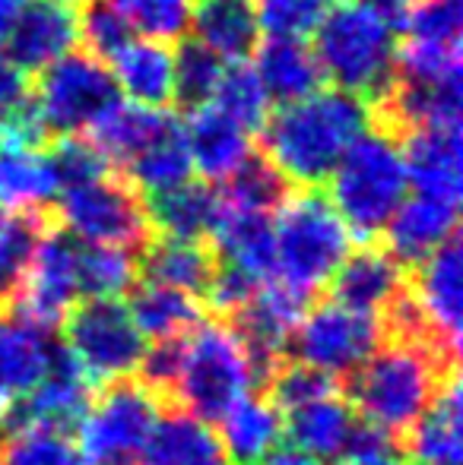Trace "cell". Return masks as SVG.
<instances>
[{"mask_svg": "<svg viewBox=\"0 0 463 465\" xmlns=\"http://www.w3.org/2000/svg\"><path fill=\"white\" fill-rule=\"evenodd\" d=\"M19 6H23V0H0V51L6 48V38H10V29L16 23Z\"/></svg>", "mask_w": 463, "mask_h": 465, "instance_id": "cell-54", "label": "cell"}, {"mask_svg": "<svg viewBox=\"0 0 463 465\" xmlns=\"http://www.w3.org/2000/svg\"><path fill=\"white\" fill-rule=\"evenodd\" d=\"M358 4H365L368 10H375L377 16L384 19V23L390 25V29H403V23H407L409 10H413L416 0H358Z\"/></svg>", "mask_w": 463, "mask_h": 465, "instance_id": "cell-52", "label": "cell"}, {"mask_svg": "<svg viewBox=\"0 0 463 465\" xmlns=\"http://www.w3.org/2000/svg\"><path fill=\"white\" fill-rule=\"evenodd\" d=\"M257 29L267 38H308L321 25L330 0H251Z\"/></svg>", "mask_w": 463, "mask_h": 465, "instance_id": "cell-44", "label": "cell"}, {"mask_svg": "<svg viewBox=\"0 0 463 465\" xmlns=\"http://www.w3.org/2000/svg\"><path fill=\"white\" fill-rule=\"evenodd\" d=\"M413 279H407V292L416 301L426 320L432 342L448 361L458 364L460 355V323H463V251L460 238L438 247L432 257L413 266Z\"/></svg>", "mask_w": 463, "mask_h": 465, "instance_id": "cell-13", "label": "cell"}, {"mask_svg": "<svg viewBox=\"0 0 463 465\" xmlns=\"http://www.w3.org/2000/svg\"><path fill=\"white\" fill-rule=\"evenodd\" d=\"M61 326L64 349L93 386L130 380L140 368L146 339L134 326L121 298H86L70 307Z\"/></svg>", "mask_w": 463, "mask_h": 465, "instance_id": "cell-8", "label": "cell"}, {"mask_svg": "<svg viewBox=\"0 0 463 465\" xmlns=\"http://www.w3.org/2000/svg\"><path fill=\"white\" fill-rule=\"evenodd\" d=\"M463 29V0H416L403 32L407 38L438 45H460Z\"/></svg>", "mask_w": 463, "mask_h": 465, "instance_id": "cell-47", "label": "cell"}, {"mask_svg": "<svg viewBox=\"0 0 463 465\" xmlns=\"http://www.w3.org/2000/svg\"><path fill=\"white\" fill-rule=\"evenodd\" d=\"M57 336L23 313H0V411L25 399L51 368Z\"/></svg>", "mask_w": 463, "mask_h": 465, "instance_id": "cell-17", "label": "cell"}, {"mask_svg": "<svg viewBox=\"0 0 463 465\" xmlns=\"http://www.w3.org/2000/svg\"><path fill=\"white\" fill-rule=\"evenodd\" d=\"M254 390L257 380L232 326L223 320H200L185 336V364L172 390L181 411L213 424Z\"/></svg>", "mask_w": 463, "mask_h": 465, "instance_id": "cell-6", "label": "cell"}, {"mask_svg": "<svg viewBox=\"0 0 463 465\" xmlns=\"http://www.w3.org/2000/svg\"><path fill=\"white\" fill-rule=\"evenodd\" d=\"M121 172H124L121 178L130 181L143 193H162V190H172L185 184V181H191L194 162H191V149H187L185 121L172 111L166 127Z\"/></svg>", "mask_w": 463, "mask_h": 465, "instance_id": "cell-32", "label": "cell"}, {"mask_svg": "<svg viewBox=\"0 0 463 465\" xmlns=\"http://www.w3.org/2000/svg\"><path fill=\"white\" fill-rule=\"evenodd\" d=\"M216 430L229 465H260L273 447L283 440V411L270 402V396H245L235 402Z\"/></svg>", "mask_w": 463, "mask_h": 465, "instance_id": "cell-30", "label": "cell"}, {"mask_svg": "<svg viewBox=\"0 0 463 465\" xmlns=\"http://www.w3.org/2000/svg\"><path fill=\"white\" fill-rule=\"evenodd\" d=\"M267 390H270V402L277 405L279 411H289V409H298V405L311 402V399L337 392V380L315 368H305V364H298V361H286L283 368L267 380Z\"/></svg>", "mask_w": 463, "mask_h": 465, "instance_id": "cell-46", "label": "cell"}, {"mask_svg": "<svg viewBox=\"0 0 463 465\" xmlns=\"http://www.w3.org/2000/svg\"><path fill=\"white\" fill-rule=\"evenodd\" d=\"M305 304L308 301L292 294L279 282H267L251 294V301L241 311L232 313V330L245 345L257 386H267V380L286 364L289 339L302 320Z\"/></svg>", "mask_w": 463, "mask_h": 465, "instance_id": "cell-12", "label": "cell"}, {"mask_svg": "<svg viewBox=\"0 0 463 465\" xmlns=\"http://www.w3.org/2000/svg\"><path fill=\"white\" fill-rule=\"evenodd\" d=\"M32 98V80L6 57H0V121L13 117Z\"/></svg>", "mask_w": 463, "mask_h": 465, "instance_id": "cell-51", "label": "cell"}, {"mask_svg": "<svg viewBox=\"0 0 463 465\" xmlns=\"http://www.w3.org/2000/svg\"><path fill=\"white\" fill-rule=\"evenodd\" d=\"M124 307H127L140 336L153 339V342L187 336L204 317V307H200L197 298L143 279H136V285L127 292V304Z\"/></svg>", "mask_w": 463, "mask_h": 465, "instance_id": "cell-33", "label": "cell"}, {"mask_svg": "<svg viewBox=\"0 0 463 465\" xmlns=\"http://www.w3.org/2000/svg\"><path fill=\"white\" fill-rule=\"evenodd\" d=\"M55 225L51 209L42 213H13L0 222V304H13L32 270V260L45 232Z\"/></svg>", "mask_w": 463, "mask_h": 465, "instance_id": "cell-35", "label": "cell"}, {"mask_svg": "<svg viewBox=\"0 0 463 465\" xmlns=\"http://www.w3.org/2000/svg\"><path fill=\"white\" fill-rule=\"evenodd\" d=\"M146 219L153 234L175 241H206L219 215V193L204 181H185V184L149 193Z\"/></svg>", "mask_w": 463, "mask_h": 465, "instance_id": "cell-29", "label": "cell"}, {"mask_svg": "<svg viewBox=\"0 0 463 465\" xmlns=\"http://www.w3.org/2000/svg\"><path fill=\"white\" fill-rule=\"evenodd\" d=\"M460 203L435 200V196H419L403 200V206L394 213L390 225L384 228L388 247L384 251L403 266L413 270L426 257H432L445 241L458 234Z\"/></svg>", "mask_w": 463, "mask_h": 465, "instance_id": "cell-19", "label": "cell"}, {"mask_svg": "<svg viewBox=\"0 0 463 465\" xmlns=\"http://www.w3.org/2000/svg\"><path fill=\"white\" fill-rule=\"evenodd\" d=\"M219 203L229 209H241V213H260L273 215L283 200L292 193V184L264 159L254 153L229 181H223V187L216 190Z\"/></svg>", "mask_w": 463, "mask_h": 465, "instance_id": "cell-36", "label": "cell"}, {"mask_svg": "<svg viewBox=\"0 0 463 465\" xmlns=\"http://www.w3.org/2000/svg\"><path fill=\"white\" fill-rule=\"evenodd\" d=\"M0 465H86L74 434L25 428L0 440Z\"/></svg>", "mask_w": 463, "mask_h": 465, "instance_id": "cell-39", "label": "cell"}, {"mask_svg": "<svg viewBox=\"0 0 463 465\" xmlns=\"http://www.w3.org/2000/svg\"><path fill=\"white\" fill-rule=\"evenodd\" d=\"M140 279L136 253L124 247L86 244L76 253V282L83 298H121Z\"/></svg>", "mask_w": 463, "mask_h": 465, "instance_id": "cell-37", "label": "cell"}, {"mask_svg": "<svg viewBox=\"0 0 463 465\" xmlns=\"http://www.w3.org/2000/svg\"><path fill=\"white\" fill-rule=\"evenodd\" d=\"M0 222H4V209H0Z\"/></svg>", "mask_w": 463, "mask_h": 465, "instance_id": "cell-56", "label": "cell"}, {"mask_svg": "<svg viewBox=\"0 0 463 465\" xmlns=\"http://www.w3.org/2000/svg\"><path fill=\"white\" fill-rule=\"evenodd\" d=\"M216 263V253H213V247H206V241L175 238H153L136 257L143 282L175 288V292H185L197 301H204Z\"/></svg>", "mask_w": 463, "mask_h": 465, "instance_id": "cell-27", "label": "cell"}, {"mask_svg": "<svg viewBox=\"0 0 463 465\" xmlns=\"http://www.w3.org/2000/svg\"><path fill=\"white\" fill-rule=\"evenodd\" d=\"M210 238L219 263L235 266L257 285L277 279V241H273L270 215L241 213V209H229L219 203V215Z\"/></svg>", "mask_w": 463, "mask_h": 465, "instance_id": "cell-21", "label": "cell"}, {"mask_svg": "<svg viewBox=\"0 0 463 465\" xmlns=\"http://www.w3.org/2000/svg\"><path fill=\"white\" fill-rule=\"evenodd\" d=\"M102 465H136L134 460H117V462H102Z\"/></svg>", "mask_w": 463, "mask_h": 465, "instance_id": "cell-55", "label": "cell"}, {"mask_svg": "<svg viewBox=\"0 0 463 465\" xmlns=\"http://www.w3.org/2000/svg\"><path fill=\"white\" fill-rule=\"evenodd\" d=\"M451 371H458V364H448L428 345L390 339L347 377V402L358 421L400 440L432 405Z\"/></svg>", "mask_w": 463, "mask_h": 465, "instance_id": "cell-2", "label": "cell"}, {"mask_svg": "<svg viewBox=\"0 0 463 465\" xmlns=\"http://www.w3.org/2000/svg\"><path fill=\"white\" fill-rule=\"evenodd\" d=\"M315 57L324 80L377 104L397 83L394 29L358 0H337L315 29Z\"/></svg>", "mask_w": 463, "mask_h": 465, "instance_id": "cell-3", "label": "cell"}, {"mask_svg": "<svg viewBox=\"0 0 463 465\" xmlns=\"http://www.w3.org/2000/svg\"><path fill=\"white\" fill-rule=\"evenodd\" d=\"M400 155L407 168V184L419 196L460 203L463 178V143L458 124L416 127L400 136Z\"/></svg>", "mask_w": 463, "mask_h": 465, "instance_id": "cell-16", "label": "cell"}, {"mask_svg": "<svg viewBox=\"0 0 463 465\" xmlns=\"http://www.w3.org/2000/svg\"><path fill=\"white\" fill-rule=\"evenodd\" d=\"M251 57V67L270 102L292 104L298 98L315 95L324 86L321 64L302 38H264Z\"/></svg>", "mask_w": 463, "mask_h": 465, "instance_id": "cell-25", "label": "cell"}, {"mask_svg": "<svg viewBox=\"0 0 463 465\" xmlns=\"http://www.w3.org/2000/svg\"><path fill=\"white\" fill-rule=\"evenodd\" d=\"M371 127V104L343 89L279 104L260 130V155L296 187H321L347 149Z\"/></svg>", "mask_w": 463, "mask_h": 465, "instance_id": "cell-1", "label": "cell"}, {"mask_svg": "<svg viewBox=\"0 0 463 465\" xmlns=\"http://www.w3.org/2000/svg\"><path fill=\"white\" fill-rule=\"evenodd\" d=\"M76 32H80L83 51L96 61L108 64L117 51L130 42V25L108 0H80L76 6Z\"/></svg>", "mask_w": 463, "mask_h": 465, "instance_id": "cell-43", "label": "cell"}, {"mask_svg": "<svg viewBox=\"0 0 463 465\" xmlns=\"http://www.w3.org/2000/svg\"><path fill=\"white\" fill-rule=\"evenodd\" d=\"M210 104H216L219 111H223L229 121L238 124L241 130H247V134H260L267 124V117H270V95H267V89L260 86L257 74H254V67L247 61L241 64H226L223 76H219V86L216 93H213Z\"/></svg>", "mask_w": 463, "mask_h": 465, "instance_id": "cell-38", "label": "cell"}, {"mask_svg": "<svg viewBox=\"0 0 463 465\" xmlns=\"http://www.w3.org/2000/svg\"><path fill=\"white\" fill-rule=\"evenodd\" d=\"M61 193L42 146L10 136L0 127V209L13 213H42Z\"/></svg>", "mask_w": 463, "mask_h": 465, "instance_id": "cell-23", "label": "cell"}, {"mask_svg": "<svg viewBox=\"0 0 463 465\" xmlns=\"http://www.w3.org/2000/svg\"><path fill=\"white\" fill-rule=\"evenodd\" d=\"M76 253H80V244L64 228L51 225L38 244L29 276L13 301V311L55 332L80 298Z\"/></svg>", "mask_w": 463, "mask_h": 465, "instance_id": "cell-14", "label": "cell"}, {"mask_svg": "<svg viewBox=\"0 0 463 465\" xmlns=\"http://www.w3.org/2000/svg\"><path fill=\"white\" fill-rule=\"evenodd\" d=\"M175 54V98H178L185 108H200L213 98L219 86V76L226 70V61H219L210 48L197 42V38H187L178 45Z\"/></svg>", "mask_w": 463, "mask_h": 465, "instance_id": "cell-40", "label": "cell"}, {"mask_svg": "<svg viewBox=\"0 0 463 465\" xmlns=\"http://www.w3.org/2000/svg\"><path fill=\"white\" fill-rule=\"evenodd\" d=\"M32 98L48 136H83V130H93L99 117L121 102V93L108 64L86 51H70L38 74Z\"/></svg>", "mask_w": 463, "mask_h": 465, "instance_id": "cell-9", "label": "cell"}, {"mask_svg": "<svg viewBox=\"0 0 463 465\" xmlns=\"http://www.w3.org/2000/svg\"><path fill=\"white\" fill-rule=\"evenodd\" d=\"M264 465H324V462H317L311 453H305L302 447H296V443H289V440H279L277 447L267 453V460Z\"/></svg>", "mask_w": 463, "mask_h": 465, "instance_id": "cell-53", "label": "cell"}, {"mask_svg": "<svg viewBox=\"0 0 463 465\" xmlns=\"http://www.w3.org/2000/svg\"><path fill=\"white\" fill-rule=\"evenodd\" d=\"M257 288H260L257 282L251 276H245L241 270H235L229 263H216V272H213V282H210V288H206L204 301L216 313L232 317L235 311H241V307L251 301V294L257 292Z\"/></svg>", "mask_w": 463, "mask_h": 465, "instance_id": "cell-50", "label": "cell"}, {"mask_svg": "<svg viewBox=\"0 0 463 465\" xmlns=\"http://www.w3.org/2000/svg\"><path fill=\"white\" fill-rule=\"evenodd\" d=\"M187 149H191L194 172L204 174V181H229L241 165L254 155L251 134L229 121L216 104L191 108L185 121Z\"/></svg>", "mask_w": 463, "mask_h": 465, "instance_id": "cell-22", "label": "cell"}, {"mask_svg": "<svg viewBox=\"0 0 463 465\" xmlns=\"http://www.w3.org/2000/svg\"><path fill=\"white\" fill-rule=\"evenodd\" d=\"M403 453L416 465H460L463 460V396L460 377L451 371L441 380L432 405L400 437Z\"/></svg>", "mask_w": 463, "mask_h": 465, "instance_id": "cell-20", "label": "cell"}, {"mask_svg": "<svg viewBox=\"0 0 463 465\" xmlns=\"http://www.w3.org/2000/svg\"><path fill=\"white\" fill-rule=\"evenodd\" d=\"M159 415L162 399L156 392H149L134 377L117 380L89 402L74 440L86 465L136 460L146 447Z\"/></svg>", "mask_w": 463, "mask_h": 465, "instance_id": "cell-10", "label": "cell"}, {"mask_svg": "<svg viewBox=\"0 0 463 465\" xmlns=\"http://www.w3.org/2000/svg\"><path fill=\"white\" fill-rule=\"evenodd\" d=\"M76 42V6L61 0H23L4 51L13 67L32 76L70 54Z\"/></svg>", "mask_w": 463, "mask_h": 465, "instance_id": "cell-15", "label": "cell"}, {"mask_svg": "<svg viewBox=\"0 0 463 465\" xmlns=\"http://www.w3.org/2000/svg\"><path fill=\"white\" fill-rule=\"evenodd\" d=\"M134 32L156 42L185 38L197 0H108Z\"/></svg>", "mask_w": 463, "mask_h": 465, "instance_id": "cell-41", "label": "cell"}, {"mask_svg": "<svg viewBox=\"0 0 463 465\" xmlns=\"http://www.w3.org/2000/svg\"><path fill=\"white\" fill-rule=\"evenodd\" d=\"M330 206L343 219L356 241L384 234L394 213L407 200V168H403L400 140L390 130L371 124L347 149L340 165L330 174Z\"/></svg>", "mask_w": 463, "mask_h": 465, "instance_id": "cell-4", "label": "cell"}, {"mask_svg": "<svg viewBox=\"0 0 463 465\" xmlns=\"http://www.w3.org/2000/svg\"><path fill=\"white\" fill-rule=\"evenodd\" d=\"M168 114L172 111L166 108H143V104L134 102H117L115 108H108L106 114L99 117L89 134H93V143L102 155H106L112 165H127L162 127H166Z\"/></svg>", "mask_w": 463, "mask_h": 465, "instance_id": "cell-34", "label": "cell"}, {"mask_svg": "<svg viewBox=\"0 0 463 465\" xmlns=\"http://www.w3.org/2000/svg\"><path fill=\"white\" fill-rule=\"evenodd\" d=\"M460 45L403 38L397 45V80L403 83H445L460 80Z\"/></svg>", "mask_w": 463, "mask_h": 465, "instance_id": "cell-42", "label": "cell"}, {"mask_svg": "<svg viewBox=\"0 0 463 465\" xmlns=\"http://www.w3.org/2000/svg\"><path fill=\"white\" fill-rule=\"evenodd\" d=\"M140 465H229V460L213 424L178 409L159 415Z\"/></svg>", "mask_w": 463, "mask_h": 465, "instance_id": "cell-28", "label": "cell"}, {"mask_svg": "<svg viewBox=\"0 0 463 465\" xmlns=\"http://www.w3.org/2000/svg\"><path fill=\"white\" fill-rule=\"evenodd\" d=\"M358 428V415L343 396L311 399L298 409L283 411V434H289V443L302 447L317 462H337L343 450L349 447L352 434Z\"/></svg>", "mask_w": 463, "mask_h": 465, "instance_id": "cell-24", "label": "cell"}, {"mask_svg": "<svg viewBox=\"0 0 463 465\" xmlns=\"http://www.w3.org/2000/svg\"><path fill=\"white\" fill-rule=\"evenodd\" d=\"M181 364H185V336L181 339H162V342L146 345L140 358V383L159 399H172V390L178 383Z\"/></svg>", "mask_w": 463, "mask_h": 465, "instance_id": "cell-48", "label": "cell"}, {"mask_svg": "<svg viewBox=\"0 0 463 465\" xmlns=\"http://www.w3.org/2000/svg\"><path fill=\"white\" fill-rule=\"evenodd\" d=\"M273 215L279 285L311 301L330 285L334 272L349 257L352 234L327 196L317 190H292Z\"/></svg>", "mask_w": 463, "mask_h": 465, "instance_id": "cell-5", "label": "cell"}, {"mask_svg": "<svg viewBox=\"0 0 463 465\" xmlns=\"http://www.w3.org/2000/svg\"><path fill=\"white\" fill-rule=\"evenodd\" d=\"M403 285H407L403 266L384 247L365 244L362 251H349V257L334 272L330 301L347 311L381 320V313L403 292Z\"/></svg>", "mask_w": 463, "mask_h": 465, "instance_id": "cell-18", "label": "cell"}, {"mask_svg": "<svg viewBox=\"0 0 463 465\" xmlns=\"http://www.w3.org/2000/svg\"><path fill=\"white\" fill-rule=\"evenodd\" d=\"M117 93L143 108H168L175 98V54L168 42L130 38L112 61Z\"/></svg>", "mask_w": 463, "mask_h": 465, "instance_id": "cell-26", "label": "cell"}, {"mask_svg": "<svg viewBox=\"0 0 463 465\" xmlns=\"http://www.w3.org/2000/svg\"><path fill=\"white\" fill-rule=\"evenodd\" d=\"M45 153H48L51 172H55L61 190L93 184V181L112 174V162L96 149L93 140H83V136H57L55 146Z\"/></svg>", "mask_w": 463, "mask_h": 465, "instance_id": "cell-45", "label": "cell"}, {"mask_svg": "<svg viewBox=\"0 0 463 465\" xmlns=\"http://www.w3.org/2000/svg\"><path fill=\"white\" fill-rule=\"evenodd\" d=\"M191 29L194 38L226 64L247 61L260 42L251 0H197Z\"/></svg>", "mask_w": 463, "mask_h": 465, "instance_id": "cell-31", "label": "cell"}, {"mask_svg": "<svg viewBox=\"0 0 463 465\" xmlns=\"http://www.w3.org/2000/svg\"><path fill=\"white\" fill-rule=\"evenodd\" d=\"M51 215L57 228L83 244L124 247L140 253L156 238L143 193L121 174H106L93 184L61 190V203Z\"/></svg>", "mask_w": 463, "mask_h": 465, "instance_id": "cell-7", "label": "cell"}, {"mask_svg": "<svg viewBox=\"0 0 463 465\" xmlns=\"http://www.w3.org/2000/svg\"><path fill=\"white\" fill-rule=\"evenodd\" d=\"M384 342V326L377 317L347 311V307L324 301L302 313L289 339V351L298 364L315 368L327 377H349L358 364Z\"/></svg>", "mask_w": 463, "mask_h": 465, "instance_id": "cell-11", "label": "cell"}, {"mask_svg": "<svg viewBox=\"0 0 463 465\" xmlns=\"http://www.w3.org/2000/svg\"><path fill=\"white\" fill-rule=\"evenodd\" d=\"M340 465H407L403 462L400 440L388 437L384 430L371 428V424L358 421L356 434H352L349 447L337 460Z\"/></svg>", "mask_w": 463, "mask_h": 465, "instance_id": "cell-49", "label": "cell"}]
</instances>
